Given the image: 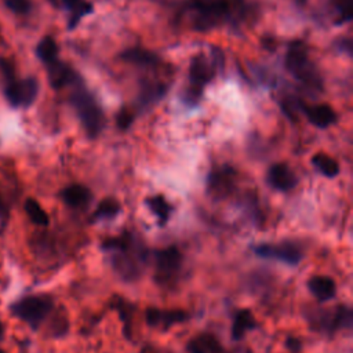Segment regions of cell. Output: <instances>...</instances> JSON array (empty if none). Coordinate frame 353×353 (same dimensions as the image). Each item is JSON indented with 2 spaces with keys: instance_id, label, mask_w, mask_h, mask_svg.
<instances>
[{
  "instance_id": "cell-1",
  "label": "cell",
  "mask_w": 353,
  "mask_h": 353,
  "mask_svg": "<svg viewBox=\"0 0 353 353\" xmlns=\"http://www.w3.org/2000/svg\"><path fill=\"white\" fill-rule=\"evenodd\" d=\"M105 251L112 252V266L124 280H135L146 261L145 250L137 245L128 233L110 237L102 243Z\"/></svg>"
},
{
  "instance_id": "cell-2",
  "label": "cell",
  "mask_w": 353,
  "mask_h": 353,
  "mask_svg": "<svg viewBox=\"0 0 353 353\" xmlns=\"http://www.w3.org/2000/svg\"><path fill=\"white\" fill-rule=\"evenodd\" d=\"M70 85H73V91L70 94V103L73 105L81 121V125L84 127L90 138L98 137L105 124L101 106L98 105L97 99L91 95V92L85 90L79 76Z\"/></svg>"
},
{
  "instance_id": "cell-3",
  "label": "cell",
  "mask_w": 353,
  "mask_h": 353,
  "mask_svg": "<svg viewBox=\"0 0 353 353\" xmlns=\"http://www.w3.org/2000/svg\"><path fill=\"white\" fill-rule=\"evenodd\" d=\"M54 310V301L50 295L25 296L11 306V313L25 321L30 328L37 330Z\"/></svg>"
},
{
  "instance_id": "cell-4",
  "label": "cell",
  "mask_w": 353,
  "mask_h": 353,
  "mask_svg": "<svg viewBox=\"0 0 353 353\" xmlns=\"http://www.w3.org/2000/svg\"><path fill=\"white\" fill-rule=\"evenodd\" d=\"M215 73V66L204 55H196L189 68V85L182 94V101L189 105H197L201 92L207 83L211 81Z\"/></svg>"
},
{
  "instance_id": "cell-5",
  "label": "cell",
  "mask_w": 353,
  "mask_h": 353,
  "mask_svg": "<svg viewBox=\"0 0 353 353\" xmlns=\"http://www.w3.org/2000/svg\"><path fill=\"white\" fill-rule=\"evenodd\" d=\"M285 68L295 79L306 83L307 85H320V77L307 58L306 48L301 43L290 46L285 55Z\"/></svg>"
},
{
  "instance_id": "cell-6",
  "label": "cell",
  "mask_w": 353,
  "mask_h": 353,
  "mask_svg": "<svg viewBox=\"0 0 353 353\" xmlns=\"http://www.w3.org/2000/svg\"><path fill=\"white\" fill-rule=\"evenodd\" d=\"M182 263L183 258L176 247L154 251V280L163 285L175 281Z\"/></svg>"
},
{
  "instance_id": "cell-7",
  "label": "cell",
  "mask_w": 353,
  "mask_h": 353,
  "mask_svg": "<svg viewBox=\"0 0 353 353\" xmlns=\"http://www.w3.org/2000/svg\"><path fill=\"white\" fill-rule=\"evenodd\" d=\"M39 94V83L33 77L17 79L11 77L6 80L4 97L7 102L14 108L30 106Z\"/></svg>"
},
{
  "instance_id": "cell-8",
  "label": "cell",
  "mask_w": 353,
  "mask_h": 353,
  "mask_svg": "<svg viewBox=\"0 0 353 353\" xmlns=\"http://www.w3.org/2000/svg\"><path fill=\"white\" fill-rule=\"evenodd\" d=\"M254 252L262 258L281 261L287 265L295 266L302 261V248L292 241H283L276 244H258L254 247Z\"/></svg>"
},
{
  "instance_id": "cell-9",
  "label": "cell",
  "mask_w": 353,
  "mask_h": 353,
  "mask_svg": "<svg viewBox=\"0 0 353 353\" xmlns=\"http://www.w3.org/2000/svg\"><path fill=\"white\" fill-rule=\"evenodd\" d=\"M146 323L150 327L168 330L171 325L182 323L188 319V313L183 310H161L157 307H148L145 312Z\"/></svg>"
},
{
  "instance_id": "cell-10",
  "label": "cell",
  "mask_w": 353,
  "mask_h": 353,
  "mask_svg": "<svg viewBox=\"0 0 353 353\" xmlns=\"http://www.w3.org/2000/svg\"><path fill=\"white\" fill-rule=\"evenodd\" d=\"M268 182L280 192H288L296 186L298 178L285 163H277L269 168Z\"/></svg>"
},
{
  "instance_id": "cell-11",
  "label": "cell",
  "mask_w": 353,
  "mask_h": 353,
  "mask_svg": "<svg viewBox=\"0 0 353 353\" xmlns=\"http://www.w3.org/2000/svg\"><path fill=\"white\" fill-rule=\"evenodd\" d=\"M46 69H47L48 81H50L51 87L55 90L63 88L65 85H70L77 77V74L74 73V70L70 66H68L66 63H63L58 59L47 63Z\"/></svg>"
},
{
  "instance_id": "cell-12",
  "label": "cell",
  "mask_w": 353,
  "mask_h": 353,
  "mask_svg": "<svg viewBox=\"0 0 353 353\" xmlns=\"http://www.w3.org/2000/svg\"><path fill=\"white\" fill-rule=\"evenodd\" d=\"M61 199L68 207L73 210H83L90 204L92 199V193L87 186L80 183H73L62 189Z\"/></svg>"
},
{
  "instance_id": "cell-13",
  "label": "cell",
  "mask_w": 353,
  "mask_h": 353,
  "mask_svg": "<svg viewBox=\"0 0 353 353\" xmlns=\"http://www.w3.org/2000/svg\"><path fill=\"white\" fill-rule=\"evenodd\" d=\"M301 109L306 114L307 120L319 128H327L331 124H334L336 120V114L334 109L327 103H317L312 106L302 105Z\"/></svg>"
},
{
  "instance_id": "cell-14",
  "label": "cell",
  "mask_w": 353,
  "mask_h": 353,
  "mask_svg": "<svg viewBox=\"0 0 353 353\" xmlns=\"http://www.w3.org/2000/svg\"><path fill=\"white\" fill-rule=\"evenodd\" d=\"M233 172L232 170H216L208 175V192L216 199L228 196L233 188Z\"/></svg>"
},
{
  "instance_id": "cell-15",
  "label": "cell",
  "mask_w": 353,
  "mask_h": 353,
  "mask_svg": "<svg viewBox=\"0 0 353 353\" xmlns=\"http://www.w3.org/2000/svg\"><path fill=\"white\" fill-rule=\"evenodd\" d=\"M307 288L320 302L332 299L336 292V284L334 279L321 274L310 277L307 280Z\"/></svg>"
},
{
  "instance_id": "cell-16",
  "label": "cell",
  "mask_w": 353,
  "mask_h": 353,
  "mask_svg": "<svg viewBox=\"0 0 353 353\" xmlns=\"http://www.w3.org/2000/svg\"><path fill=\"white\" fill-rule=\"evenodd\" d=\"M188 353H225L218 339L210 334H200L186 345Z\"/></svg>"
},
{
  "instance_id": "cell-17",
  "label": "cell",
  "mask_w": 353,
  "mask_h": 353,
  "mask_svg": "<svg viewBox=\"0 0 353 353\" xmlns=\"http://www.w3.org/2000/svg\"><path fill=\"white\" fill-rule=\"evenodd\" d=\"M255 327V319L252 316V313L248 309H241L237 312V314L233 319V325L230 330L232 338L234 341H240L244 338V335L254 330Z\"/></svg>"
},
{
  "instance_id": "cell-18",
  "label": "cell",
  "mask_w": 353,
  "mask_h": 353,
  "mask_svg": "<svg viewBox=\"0 0 353 353\" xmlns=\"http://www.w3.org/2000/svg\"><path fill=\"white\" fill-rule=\"evenodd\" d=\"M312 164L324 175L328 178H334L339 174V164L335 159L325 153H316L312 157Z\"/></svg>"
},
{
  "instance_id": "cell-19",
  "label": "cell",
  "mask_w": 353,
  "mask_h": 353,
  "mask_svg": "<svg viewBox=\"0 0 353 353\" xmlns=\"http://www.w3.org/2000/svg\"><path fill=\"white\" fill-rule=\"evenodd\" d=\"M36 54H37V58L44 65H47V63L58 59V44L55 43V40L51 36H46L39 41V44L36 47Z\"/></svg>"
},
{
  "instance_id": "cell-20",
  "label": "cell",
  "mask_w": 353,
  "mask_h": 353,
  "mask_svg": "<svg viewBox=\"0 0 353 353\" xmlns=\"http://www.w3.org/2000/svg\"><path fill=\"white\" fill-rule=\"evenodd\" d=\"M148 203V207L150 208V211L157 216L159 219V223L160 225H164L168 218H170V214H171V210L172 207L170 205V203L161 196V194H157V196H152L146 200Z\"/></svg>"
},
{
  "instance_id": "cell-21",
  "label": "cell",
  "mask_w": 353,
  "mask_h": 353,
  "mask_svg": "<svg viewBox=\"0 0 353 353\" xmlns=\"http://www.w3.org/2000/svg\"><path fill=\"white\" fill-rule=\"evenodd\" d=\"M23 208H25V212L26 215L29 216V219L39 225V226H47L48 222H50V218L47 215V212L44 211V208L39 204L37 200L29 197L25 200V204H23Z\"/></svg>"
},
{
  "instance_id": "cell-22",
  "label": "cell",
  "mask_w": 353,
  "mask_h": 353,
  "mask_svg": "<svg viewBox=\"0 0 353 353\" xmlns=\"http://www.w3.org/2000/svg\"><path fill=\"white\" fill-rule=\"evenodd\" d=\"M121 58L127 62L143 66L154 65L157 62V57L153 52H149L142 48H130L121 54Z\"/></svg>"
},
{
  "instance_id": "cell-23",
  "label": "cell",
  "mask_w": 353,
  "mask_h": 353,
  "mask_svg": "<svg viewBox=\"0 0 353 353\" xmlns=\"http://www.w3.org/2000/svg\"><path fill=\"white\" fill-rule=\"evenodd\" d=\"M119 211H120L119 201L114 200L113 197H106L98 204V207L94 212V218L95 219H103V218L109 219V218L116 216L119 214Z\"/></svg>"
},
{
  "instance_id": "cell-24",
  "label": "cell",
  "mask_w": 353,
  "mask_h": 353,
  "mask_svg": "<svg viewBox=\"0 0 353 353\" xmlns=\"http://www.w3.org/2000/svg\"><path fill=\"white\" fill-rule=\"evenodd\" d=\"M72 17L69 19V29H73L79 21L85 17L87 14H90L92 11V6L90 3H83V1H79L76 6L72 7Z\"/></svg>"
},
{
  "instance_id": "cell-25",
  "label": "cell",
  "mask_w": 353,
  "mask_h": 353,
  "mask_svg": "<svg viewBox=\"0 0 353 353\" xmlns=\"http://www.w3.org/2000/svg\"><path fill=\"white\" fill-rule=\"evenodd\" d=\"M6 7L15 14H28L30 11V1L29 0H4Z\"/></svg>"
},
{
  "instance_id": "cell-26",
  "label": "cell",
  "mask_w": 353,
  "mask_h": 353,
  "mask_svg": "<svg viewBox=\"0 0 353 353\" xmlns=\"http://www.w3.org/2000/svg\"><path fill=\"white\" fill-rule=\"evenodd\" d=\"M335 6L341 14L338 23H343L352 19V0H335Z\"/></svg>"
},
{
  "instance_id": "cell-27",
  "label": "cell",
  "mask_w": 353,
  "mask_h": 353,
  "mask_svg": "<svg viewBox=\"0 0 353 353\" xmlns=\"http://www.w3.org/2000/svg\"><path fill=\"white\" fill-rule=\"evenodd\" d=\"M132 123V113L127 109H123L119 112L117 114V125L121 130H127L130 127V124Z\"/></svg>"
},
{
  "instance_id": "cell-28",
  "label": "cell",
  "mask_w": 353,
  "mask_h": 353,
  "mask_svg": "<svg viewBox=\"0 0 353 353\" xmlns=\"http://www.w3.org/2000/svg\"><path fill=\"white\" fill-rule=\"evenodd\" d=\"M54 6H66V7H73L76 6L80 0H50Z\"/></svg>"
},
{
  "instance_id": "cell-29",
  "label": "cell",
  "mask_w": 353,
  "mask_h": 353,
  "mask_svg": "<svg viewBox=\"0 0 353 353\" xmlns=\"http://www.w3.org/2000/svg\"><path fill=\"white\" fill-rule=\"evenodd\" d=\"M285 343H287V346H288L290 349H292V350H298V349H299V345H301L299 341L295 339V338H288Z\"/></svg>"
},
{
  "instance_id": "cell-30",
  "label": "cell",
  "mask_w": 353,
  "mask_h": 353,
  "mask_svg": "<svg viewBox=\"0 0 353 353\" xmlns=\"http://www.w3.org/2000/svg\"><path fill=\"white\" fill-rule=\"evenodd\" d=\"M0 216H1V219H4L7 216V207L1 199H0Z\"/></svg>"
},
{
  "instance_id": "cell-31",
  "label": "cell",
  "mask_w": 353,
  "mask_h": 353,
  "mask_svg": "<svg viewBox=\"0 0 353 353\" xmlns=\"http://www.w3.org/2000/svg\"><path fill=\"white\" fill-rule=\"evenodd\" d=\"M3 334H4V327H3V324L0 323V341L3 339Z\"/></svg>"
},
{
  "instance_id": "cell-32",
  "label": "cell",
  "mask_w": 353,
  "mask_h": 353,
  "mask_svg": "<svg viewBox=\"0 0 353 353\" xmlns=\"http://www.w3.org/2000/svg\"><path fill=\"white\" fill-rule=\"evenodd\" d=\"M0 353H6V352H4V350H1V349H0Z\"/></svg>"
},
{
  "instance_id": "cell-33",
  "label": "cell",
  "mask_w": 353,
  "mask_h": 353,
  "mask_svg": "<svg viewBox=\"0 0 353 353\" xmlns=\"http://www.w3.org/2000/svg\"><path fill=\"white\" fill-rule=\"evenodd\" d=\"M299 1H305V0H299Z\"/></svg>"
}]
</instances>
